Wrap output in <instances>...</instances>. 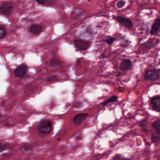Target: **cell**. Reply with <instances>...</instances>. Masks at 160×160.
Masks as SVG:
<instances>
[{"label":"cell","mask_w":160,"mask_h":160,"mask_svg":"<svg viewBox=\"0 0 160 160\" xmlns=\"http://www.w3.org/2000/svg\"><path fill=\"white\" fill-rule=\"evenodd\" d=\"M30 32L34 35H38L43 31V27L39 25H33L31 26L29 30Z\"/></svg>","instance_id":"obj_10"},{"label":"cell","mask_w":160,"mask_h":160,"mask_svg":"<svg viewBox=\"0 0 160 160\" xmlns=\"http://www.w3.org/2000/svg\"><path fill=\"white\" fill-rule=\"evenodd\" d=\"M118 100V97L116 96H111L110 98H109L106 102H105L103 103V105H106L110 103H113V102H115Z\"/></svg>","instance_id":"obj_14"},{"label":"cell","mask_w":160,"mask_h":160,"mask_svg":"<svg viewBox=\"0 0 160 160\" xmlns=\"http://www.w3.org/2000/svg\"><path fill=\"white\" fill-rule=\"evenodd\" d=\"M125 3H126L125 2L123 1V0H120V1H119L117 3V6L119 8H123L125 5Z\"/></svg>","instance_id":"obj_18"},{"label":"cell","mask_w":160,"mask_h":160,"mask_svg":"<svg viewBox=\"0 0 160 160\" xmlns=\"http://www.w3.org/2000/svg\"><path fill=\"white\" fill-rule=\"evenodd\" d=\"M53 128L52 123L48 119H43L41 121L38 125V130L44 134H49L51 132Z\"/></svg>","instance_id":"obj_1"},{"label":"cell","mask_w":160,"mask_h":160,"mask_svg":"<svg viewBox=\"0 0 160 160\" xmlns=\"http://www.w3.org/2000/svg\"><path fill=\"white\" fill-rule=\"evenodd\" d=\"M130 44V42L128 41H126V40H125L124 42H122L121 43V44H120V45H121L122 46H123V47H126L129 45Z\"/></svg>","instance_id":"obj_20"},{"label":"cell","mask_w":160,"mask_h":160,"mask_svg":"<svg viewBox=\"0 0 160 160\" xmlns=\"http://www.w3.org/2000/svg\"><path fill=\"white\" fill-rule=\"evenodd\" d=\"M88 116V114L87 113H79L76 114L73 118L74 123L76 125H80Z\"/></svg>","instance_id":"obj_8"},{"label":"cell","mask_w":160,"mask_h":160,"mask_svg":"<svg viewBox=\"0 0 160 160\" xmlns=\"http://www.w3.org/2000/svg\"><path fill=\"white\" fill-rule=\"evenodd\" d=\"M117 20L118 23L122 25L123 26L127 28H130L133 26V23L131 20L127 18H125L123 16H118L117 17Z\"/></svg>","instance_id":"obj_4"},{"label":"cell","mask_w":160,"mask_h":160,"mask_svg":"<svg viewBox=\"0 0 160 160\" xmlns=\"http://www.w3.org/2000/svg\"><path fill=\"white\" fill-rule=\"evenodd\" d=\"M13 9V5L10 2H4L0 6V13L2 14L9 16Z\"/></svg>","instance_id":"obj_3"},{"label":"cell","mask_w":160,"mask_h":160,"mask_svg":"<svg viewBox=\"0 0 160 160\" xmlns=\"http://www.w3.org/2000/svg\"><path fill=\"white\" fill-rule=\"evenodd\" d=\"M58 79V77L56 76H50L48 78V81L49 82H55Z\"/></svg>","instance_id":"obj_19"},{"label":"cell","mask_w":160,"mask_h":160,"mask_svg":"<svg viewBox=\"0 0 160 160\" xmlns=\"http://www.w3.org/2000/svg\"><path fill=\"white\" fill-rule=\"evenodd\" d=\"M27 71V66L25 64H22L16 68L14 70V74L16 77L22 78L23 77Z\"/></svg>","instance_id":"obj_6"},{"label":"cell","mask_w":160,"mask_h":160,"mask_svg":"<svg viewBox=\"0 0 160 160\" xmlns=\"http://www.w3.org/2000/svg\"><path fill=\"white\" fill-rule=\"evenodd\" d=\"M152 141L153 142H157L160 140V131H157L154 133H153L151 136Z\"/></svg>","instance_id":"obj_12"},{"label":"cell","mask_w":160,"mask_h":160,"mask_svg":"<svg viewBox=\"0 0 160 160\" xmlns=\"http://www.w3.org/2000/svg\"><path fill=\"white\" fill-rule=\"evenodd\" d=\"M153 126L157 131H160V121H159V120H158V121L153 122Z\"/></svg>","instance_id":"obj_17"},{"label":"cell","mask_w":160,"mask_h":160,"mask_svg":"<svg viewBox=\"0 0 160 160\" xmlns=\"http://www.w3.org/2000/svg\"><path fill=\"white\" fill-rule=\"evenodd\" d=\"M159 64H160V61H159Z\"/></svg>","instance_id":"obj_26"},{"label":"cell","mask_w":160,"mask_h":160,"mask_svg":"<svg viewBox=\"0 0 160 160\" xmlns=\"http://www.w3.org/2000/svg\"><path fill=\"white\" fill-rule=\"evenodd\" d=\"M60 65V62L59 60L57 58H53L51 60L50 62V65L53 67H56Z\"/></svg>","instance_id":"obj_13"},{"label":"cell","mask_w":160,"mask_h":160,"mask_svg":"<svg viewBox=\"0 0 160 160\" xmlns=\"http://www.w3.org/2000/svg\"><path fill=\"white\" fill-rule=\"evenodd\" d=\"M115 39H116V38H113V37L109 36V37H108L107 38H106V39H105V42L106 43H107L108 45H111V44H113V42L115 41Z\"/></svg>","instance_id":"obj_16"},{"label":"cell","mask_w":160,"mask_h":160,"mask_svg":"<svg viewBox=\"0 0 160 160\" xmlns=\"http://www.w3.org/2000/svg\"><path fill=\"white\" fill-rule=\"evenodd\" d=\"M74 46H76V48L80 51H85L90 46V42H88L87 41H85V40L79 39L74 40Z\"/></svg>","instance_id":"obj_2"},{"label":"cell","mask_w":160,"mask_h":160,"mask_svg":"<svg viewBox=\"0 0 160 160\" xmlns=\"http://www.w3.org/2000/svg\"><path fill=\"white\" fill-rule=\"evenodd\" d=\"M2 117V115H1V114H0V118H1Z\"/></svg>","instance_id":"obj_25"},{"label":"cell","mask_w":160,"mask_h":160,"mask_svg":"<svg viewBox=\"0 0 160 160\" xmlns=\"http://www.w3.org/2000/svg\"><path fill=\"white\" fill-rule=\"evenodd\" d=\"M151 105L153 109L158 112L160 111V96H157L151 98Z\"/></svg>","instance_id":"obj_7"},{"label":"cell","mask_w":160,"mask_h":160,"mask_svg":"<svg viewBox=\"0 0 160 160\" xmlns=\"http://www.w3.org/2000/svg\"><path fill=\"white\" fill-rule=\"evenodd\" d=\"M159 28H160V18H157L154 21L151 30V34H156L159 31Z\"/></svg>","instance_id":"obj_11"},{"label":"cell","mask_w":160,"mask_h":160,"mask_svg":"<svg viewBox=\"0 0 160 160\" xmlns=\"http://www.w3.org/2000/svg\"><path fill=\"white\" fill-rule=\"evenodd\" d=\"M23 148L26 151H31L32 149V147L30 145H25L23 146Z\"/></svg>","instance_id":"obj_21"},{"label":"cell","mask_w":160,"mask_h":160,"mask_svg":"<svg viewBox=\"0 0 160 160\" xmlns=\"http://www.w3.org/2000/svg\"><path fill=\"white\" fill-rule=\"evenodd\" d=\"M6 146L2 143H0V152L4 151L6 149Z\"/></svg>","instance_id":"obj_22"},{"label":"cell","mask_w":160,"mask_h":160,"mask_svg":"<svg viewBox=\"0 0 160 160\" xmlns=\"http://www.w3.org/2000/svg\"><path fill=\"white\" fill-rule=\"evenodd\" d=\"M132 67V62L130 59H123L120 63V68L123 71L129 70Z\"/></svg>","instance_id":"obj_9"},{"label":"cell","mask_w":160,"mask_h":160,"mask_svg":"<svg viewBox=\"0 0 160 160\" xmlns=\"http://www.w3.org/2000/svg\"><path fill=\"white\" fill-rule=\"evenodd\" d=\"M36 1L38 3L43 5V4H45L46 2H47L48 0H36Z\"/></svg>","instance_id":"obj_24"},{"label":"cell","mask_w":160,"mask_h":160,"mask_svg":"<svg viewBox=\"0 0 160 160\" xmlns=\"http://www.w3.org/2000/svg\"><path fill=\"white\" fill-rule=\"evenodd\" d=\"M139 125H140V126H141L142 127H143L144 129H145V128H146V121H142V122H140Z\"/></svg>","instance_id":"obj_23"},{"label":"cell","mask_w":160,"mask_h":160,"mask_svg":"<svg viewBox=\"0 0 160 160\" xmlns=\"http://www.w3.org/2000/svg\"><path fill=\"white\" fill-rule=\"evenodd\" d=\"M159 77V73L156 70H151L146 71L145 75V80H154Z\"/></svg>","instance_id":"obj_5"},{"label":"cell","mask_w":160,"mask_h":160,"mask_svg":"<svg viewBox=\"0 0 160 160\" xmlns=\"http://www.w3.org/2000/svg\"><path fill=\"white\" fill-rule=\"evenodd\" d=\"M6 35V31L4 28L0 26V39L4 38Z\"/></svg>","instance_id":"obj_15"}]
</instances>
